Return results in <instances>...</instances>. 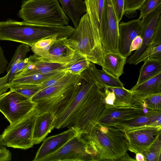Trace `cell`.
<instances>
[{"mask_svg":"<svg viewBox=\"0 0 161 161\" xmlns=\"http://www.w3.org/2000/svg\"><path fill=\"white\" fill-rule=\"evenodd\" d=\"M104 97V89L95 81L80 76L73 96L54 114L55 128L67 127L82 137L97 123L105 108Z\"/></svg>","mask_w":161,"mask_h":161,"instance_id":"6da1fadb","label":"cell"},{"mask_svg":"<svg viewBox=\"0 0 161 161\" xmlns=\"http://www.w3.org/2000/svg\"><path fill=\"white\" fill-rule=\"evenodd\" d=\"M82 137L89 145L92 161H119L129 150L124 132L97 123Z\"/></svg>","mask_w":161,"mask_h":161,"instance_id":"7a4b0ae2","label":"cell"},{"mask_svg":"<svg viewBox=\"0 0 161 161\" xmlns=\"http://www.w3.org/2000/svg\"><path fill=\"white\" fill-rule=\"evenodd\" d=\"M67 43L90 62L102 66L106 52L102 44L100 34L87 13L81 17L77 27L67 39Z\"/></svg>","mask_w":161,"mask_h":161,"instance_id":"3957f363","label":"cell"},{"mask_svg":"<svg viewBox=\"0 0 161 161\" xmlns=\"http://www.w3.org/2000/svg\"><path fill=\"white\" fill-rule=\"evenodd\" d=\"M21 7L18 16L27 23L62 26L69 21L58 0H23Z\"/></svg>","mask_w":161,"mask_h":161,"instance_id":"277c9868","label":"cell"},{"mask_svg":"<svg viewBox=\"0 0 161 161\" xmlns=\"http://www.w3.org/2000/svg\"><path fill=\"white\" fill-rule=\"evenodd\" d=\"M80 75L70 74L55 85L41 89L31 98L36 105L39 114L45 112L55 113L70 100L77 86Z\"/></svg>","mask_w":161,"mask_h":161,"instance_id":"5b68a950","label":"cell"},{"mask_svg":"<svg viewBox=\"0 0 161 161\" xmlns=\"http://www.w3.org/2000/svg\"><path fill=\"white\" fill-rule=\"evenodd\" d=\"M39 114L35 108L19 121L10 125L1 134L5 145L24 150L32 147L34 128Z\"/></svg>","mask_w":161,"mask_h":161,"instance_id":"8992f818","label":"cell"},{"mask_svg":"<svg viewBox=\"0 0 161 161\" xmlns=\"http://www.w3.org/2000/svg\"><path fill=\"white\" fill-rule=\"evenodd\" d=\"M36 103L14 91L10 90L0 96V112L10 125L19 121L34 109Z\"/></svg>","mask_w":161,"mask_h":161,"instance_id":"52a82bcc","label":"cell"},{"mask_svg":"<svg viewBox=\"0 0 161 161\" xmlns=\"http://www.w3.org/2000/svg\"><path fill=\"white\" fill-rule=\"evenodd\" d=\"M41 161H92V155L87 141L82 137L76 136Z\"/></svg>","mask_w":161,"mask_h":161,"instance_id":"ba28073f","label":"cell"},{"mask_svg":"<svg viewBox=\"0 0 161 161\" xmlns=\"http://www.w3.org/2000/svg\"><path fill=\"white\" fill-rule=\"evenodd\" d=\"M129 150L135 154L147 151L161 135V125H150L132 128L124 131Z\"/></svg>","mask_w":161,"mask_h":161,"instance_id":"9c48e42d","label":"cell"},{"mask_svg":"<svg viewBox=\"0 0 161 161\" xmlns=\"http://www.w3.org/2000/svg\"><path fill=\"white\" fill-rule=\"evenodd\" d=\"M118 22L111 0H107L106 18L101 33V43L106 53L120 54L118 49Z\"/></svg>","mask_w":161,"mask_h":161,"instance_id":"30bf717a","label":"cell"},{"mask_svg":"<svg viewBox=\"0 0 161 161\" xmlns=\"http://www.w3.org/2000/svg\"><path fill=\"white\" fill-rule=\"evenodd\" d=\"M161 5L141 19L142 31L140 35L142 42L140 48L126 60L129 64H135L138 59L151 43L157 24L161 15Z\"/></svg>","mask_w":161,"mask_h":161,"instance_id":"8fae6325","label":"cell"},{"mask_svg":"<svg viewBox=\"0 0 161 161\" xmlns=\"http://www.w3.org/2000/svg\"><path fill=\"white\" fill-rule=\"evenodd\" d=\"M77 57L78 55L75 53L69 63L62 64L50 61L34 54L28 57V64L25 68L16 75L14 78L35 74H46L58 71H67Z\"/></svg>","mask_w":161,"mask_h":161,"instance_id":"7c38bea8","label":"cell"},{"mask_svg":"<svg viewBox=\"0 0 161 161\" xmlns=\"http://www.w3.org/2000/svg\"><path fill=\"white\" fill-rule=\"evenodd\" d=\"M148 111L133 106L105 108L97 123L107 126H112L120 122L133 119L143 115Z\"/></svg>","mask_w":161,"mask_h":161,"instance_id":"4fadbf2b","label":"cell"},{"mask_svg":"<svg viewBox=\"0 0 161 161\" xmlns=\"http://www.w3.org/2000/svg\"><path fill=\"white\" fill-rule=\"evenodd\" d=\"M141 31V19H139L119 24L118 49L121 55L127 58L130 55L131 42L135 37L140 35Z\"/></svg>","mask_w":161,"mask_h":161,"instance_id":"5bb4252c","label":"cell"},{"mask_svg":"<svg viewBox=\"0 0 161 161\" xmlns=\"http://www.w3.org/2000/svg\"><path fill=\"white\" fill-rule=\"evenodd\" d=\"M76 136V134L75 131L69 129L62 133L44 139L33 161H41L44 158L58 151Z\"/></svg>","mask_w":161,"mask_h":161,"instance_id":"9a60e30c","label":"cell"},{"mask_svg":"<svg viewBox=\"0 0 161 161\" xmlns=\"http://www.w3.org/2000/svg\"><path fill=\"white\" fill-rule=\"evenodd\" d=\"M67 39L58 38L48 53L42 57L56 63L65 64L69 63L73 58L75 51L67 44Z\"/></svg>","mask_w":161,"mask_h":161,"instance_id":"2e32d148","label":"cell"},{"mask_svg":"<svg viewBox=\"0 0 161 161\" xmlns=\"http://www.w3.org/2000/svg\"><path fill=\"white\" fill-rule=\"evenodd\" d=\"M84 2L86 12L88 14L93 25L99 32L101 38L102 31L106 18L107 0H85Z\"/></svg>","mask_w":161,"mask_h":161,"instance_id":"e0dca14e","label":"cell"},{"mask_svg":"<svg viewBox=\"0 0 161 161\" xmlns=\"http://www.w3.org/2000/svg\"><path fill=\"white\" fill-rule=\"evenodd\" d=\"M150 125H161V111H149L138 117L119 123L112 126L124 131L130 129Z\"/></svg>","mask_w":161,"mask_h":161,"instance_id":"ac0fdd59","label":"cell"},{"mask_svg":"<svg viewBox=\"0 0 161 161\" xmlns=\"http://www.w3.org/2000/svg\"><path fill=\"white\" fill-rule=\"evenodd\" d=\"M53 114L45 112L37 117L34 128L33 140L34 145L40 143L55 128Z\"/></svg>","mask_w":161,"mask_h":161,"instance_id":"d6986e66","label":"cell"},{"mask_svg":"<svg viewBox=\"0 0 161 161\" xmlns=\"http://www.w3.org/2000/svg\"><path fill=\"white\" fill-rule=\"evenodd\" d=\"M62 5L65 14L72 22L75 29L79 24L81 17L86 11L84 1L82 0H58Z\"/></svg>","mask_w":161,"mask_h":161,"instance_id":"ffe728a7","label":"cell"},{"mask_svg":"<svg viewBox=\"0 0 161 161\" xmlns=\"http://www.w3.org/2000/svg\"><path fill=\"white\" fill-rule=\"evenodd\" d=\"M127 58L116 53H106L102 69L117 78L124 74V68Z\"/></svg>","mask_w":161,"mask_h":161,"instance_id":"44dd1931","label":"cell"},{"mask_svg":"<svg viewBox=\"0 0 161 161\" xmlns=\"http://www.w3.org/2000/svg\"><path fill=\"white\" fill-rule=\"evenodd\" d=\"M131 106L149 111H161V92L145 96L133 94Z\"/></svg>","mask_w":161,"mask_h":161,"instance_id":"7402d4cb","label":"cell"},{"mask_svg":"<svg viewBox=\"0 0 161 161\" xmlns=\"http://www.w3.org/2000/svg\"><path fill=\"white\" fill-rule=\"evenodd\" d=\"M130 90L136 96H145L161 92V72L137 85Z\"/></svg>","mask_w":161,"mask_h":161,"instance_id":"603a6c76","label":"cell"},{"mask_svg":"<svg viewBox=\"0 0 161 161\" xmlns=\"http://www.w3.org/2000/svg\"><path fill=\"white\" fill-rule=\"evenodd\" d=\"M160 72L161 60L155 59L145 60L140 69L139 77L135 86L144 82Z\"/></svg>","mask_w":161,"mask_h":161,"instance_id":"cb8c5ba5","label":"cell"},{"mask_svg":"<svg viewBox=\"0 0 161 161\" xmlns=\"http://www.w3.org/2000/svg\"><path fill=\"white\" fill-rule=\"evenodd\" d=\"M65 71H58L46 74H35L14 78L9 83L18 84L39 85L51 78L57 76Z\"/></svg>","mask_w":161,"mask_h":161,"instance_id":"d4e9b609","label":"cell"},{"mask_svg":"<svg viewBox=\"0 0 161 161\" xmlns=\"http://www.w3.org/2000/svg\"><path fill=\"white\" fill-rule=\"evenodd\" d=\"M106 87L114 94V107L131 106V103L133 95L131 91L126 89L124 87Z\"/></svg>","mask_w":161,"mask_h":161,"instance_id":"484cf974","label":"cell"},{"mask_svg":"<svg viewBox=\"0 0 161 161\" xmlns=\"http://www.w3.org/2000/svg\"><path fill=\"white\" fill-rule=\"evenodd\" d=\"M90 65L97 76L105 86L110 87H124V84L119 80V78L113 76L103 69H97L95 64L90 62Z\"/></svg>","mask_w":161,"mask_h":161,"instance_id":"4316f807","label":"cell"},{"mask_svg":"<svg viewBox=\"0 0 161 161\" xmlns=\"http://www.w3.org/2000/svg\"><path fill=\"white\" fill-rule=\"evenodd\" d=\"M7 85L10 90L14 91L31 99L42 89L41 86L39 85L18 84L8 82Z\"/></svg>","mask_w":161,"mask_h":161,"instance_id":"83f0119b","label":"cell"},{"mask_svg":"<svg viewBox=\"0 0 161 161\" xmlns=\"http://www.w3.org/2000/svg\"><path fill=\"white\" fill-rule=\"evenodd\" d=\"M58 38H60L55 36L41 40L31 46V49L35 54L42 57L48 53Z\"/></svg>","mask_w":161,"mask_h":161,"instance_id":"f1b7e54d","label":"cell"},{"mask_svg":"<svg viewBox=\"0 0 161 161\" xmlns=\"http://www.w3.org/2000/svg\"><path fill=\"white\" fill-rule=\"evenodd\" d=\"M149 59L161 60V43H151L138 59L135 65Z\"/></svg>","mask_w":161,"mask_h":161,"instance_id":"f546056e","label":"cell"},{"mask_svg":"<svg viewBox=\"0 0 161 161\" xmlns=\"http://www.w3.org/2000/svg\"><path fill=\"white\" fill-rule=\"evenodd\" d=\"M161 140L160 136L150 146L142 153L146 161H161Z\"/></svg>","mask_w":161,"mask_h":161,"instance_id":"4dcf8cb0","label":"cell"},{"mask_svg":"<svg viewBox=\"0 0 161 161\" xmlns=\"http://www.w3.org/2000/svg\"><path fill=\"white\" fill-rule=\"evenodd\" d=\"M90 62L80 53L77 58L68 68L67 71L73 74L80 75L84 70L88 68Z\"/></svg>","mask_w":161,"mask_h":161,"instance_id":"1f68e13d","label":"cell"},{"mask_svg":"<svg viewBox=\"0 0 161 161\" xmlns=\"http://www.w3.org/2000/svg\"><path fill=\"white\" fill-rule=\"evenodd\" d=\"M146 0H125L124 13L125 16L130 18L137 15V11L140 9Z\"/></svg>","mask_w":161,"mask_h":161,"instance_id":"d6a6232c","label":"cell"},{"mask_svg":"<svg viewBox=\"0 0 161 161\" xmlns=\"http://www.w3.org/2000/svg\"><path fill=\"white\" fill-rule=\"evenodd\" d=\"M30 47L29 45L22 43L17 47L9 64L6 68L7 73L9 71L12 65L16 62L26 58L27 53L30 51Z\"/></svg>","mask_w":161,"mask_h":161,"instance_id":"836d02e7","label":"cell"},{"mask_svg":"<svg viewBox=\"0 0 161 161\" xmlns=\"http://www.w3.org/2000/svg\"><path fill=\"white\" fill-rule=\"evenodd\" d=\"M161 4V0H146L141 8L139 19L145 17L157 7Z\"/></svg>","mask_w":161,"mask_h":161,"instance_id":"e575fe53","label":"cell"},{"mask_svg":"<svg viewBox=\"0 0 161 161\" xmlns=\"http://www.w3.org/2000/svg\"><path fill=\"white\" fill-rule=\"evenodd\" d=\"M114 12L119 23L124 15L125 0H111Z\"/></svg>","mask_w":161,"mask_h":161,"instance_id":"d590c367","label":"cell"},{"mask_svg":"<svg viewBox=\"0 0 161 161\" xmlns=\"http://www.w3.org/2000/svg\"><path fill=\"white\" fill-rule=\"evenodd\" d=\"M70 73L65 71L59 75L47 80L39 84L42 89L47 87L53 85L58 83L69 76Z\"/></svg>","mask_w":161,"mask_h":161,"instance_id":"8d00e7d4","label":"cell"},{"mask_svg":"<svg viewBox=\"0 0 161 161\" xmlns=\"http://www.w3.org/2000/svg\"><path fill=\"white\" fill-rule=\"evenodd\" d=\"M104 93L105 108L114 107V103L115 100V96L114 93L109 90L106 87L104 89Z\"/></svg>","mask_w":161,"mask_h":161,"instance_id":"74e56055","label":"cell"},{"mask_svg":"<svg viewBox=\"0 0 161 161\" xmlns=\"http://www.w3.org/2000/svg\"><path fill=\"white\" fill-rule=\"evenodd\" d=\"M161 43V15L159 17L156 25L152 40L151 43Z\"/></svg>","mask_w":161,"mask_h":161,"instance_id":"f35d334b","label":"cell"},{"mask_svg":"<svg viewBox=\"0 0 161 161\" xmlns=\"http://www.w3.org/2000/svg\"><path fill=\"white\" fill-rule=\"evenodd\" d=\"M8 63V61L4 55L3 50L0 44V75L6 71Z\"/></svg>","mask_w":161,"mask_h":161,"instance_id":"ab89813d","label":"cell"},{"mask_svg":"<svg viewBox=\"0 0 161 161\" xmlns=\"http://www.w3.org/2000/svg\"><path fill=\"white\" fill-rule=\"evenodd\" d=\"M142 42V38L140 35L135 37L132 41L130 48V53L134 51L139 49L141 47Z\"/></svg>","mask_w":161,"mask_h":161,"instance_id":"60d3db41","label":"cell"},{"mask_svg":"<svg viewBox=\"0 0 161 161\" xmlns=\"http://www.w3.org/2000/svg\"><path fill=\"white\" fill-rule=\"evenodd\" d=\"M8 73L4 76L0 78V96L7 92L9 87L7 85L8 83Z\"/></svg>","mask_w":161,"mask_h":161,"instance_id":"b9f144b4","label":"cell"},{"mask_svg":"<svg viewBox=\"0 0 161 161\" xmlns=\"http://www.w3.org/2000/svg\"><path fill=\"white\" fill-rule=\"evenodd\" d=\"M11 159V154L10 151L5 147L0 149V161H8Z\"/></svg>","mask_w":161,"mask_h":161,"instance_id":"7bdbcfd3","label":"cell"},{"mask_svg":"<svg viewBox=\"0 0 161 161\" xmlns=\"http://www.w3.org/2000/svg\"><path fill=\"white\" fill-rule=\"evenodd\" d=\"M28 58H26L24 59L21 60L19 61L17 64L15 76L25 69L28 65Z\"/></svg>","mask_w":161,"mask_h":161,"instance_id":"ee69618b","label":"cell"},{"mask_svg":"<svg viewBox=\"0 0 161 161\" xmlns=\"http://www.w3.org/2000/svg\"><path fill=\"white\" fill-rule=\"evenodd\" d=\"M19 61H17L12 65L8 73V82L11 81L14 78L16 70L17 64Z\"/></svg>","mask_w":161,"mask_h":161,"instance_id":"f6af8a7d","label":"cell"},{"mask_svg":"<svg viewBox=\"0 0 161 161\" xmlns=\"http://www.w3.org/2000/svg\"><path fill=\"white\" fill-rule=\"evenodd\" d=\"M135 160L136 161H146L145 158L144 154L140 153L136 154Z\"/></svg>","mask_w":161,"mask_h":161,"instance_id":"bcb514c9","label":"cell"},{"mask_svg":"<svg viewBox=\"0 0 161 161\" xmlns=\"http://www.w3.org/2000/svg\"><path fill=\"white\" fill-rule=\"evenodd\" d=\"M119 161H136L135 159H133L131 158L127 153H126L120 159Z\"/></svg>","mask_w":161,"mask_h":161,"instance_id":"7dc6e473","label":"cell"},{"mask_svg":"<svg viewBox=\"0 0 161 161\" xmlns=\"http://www.w3.org/2000/svg\"><path fill=\"white\" fill-rule=\"evenodd\" d=\"M5 146L3 143L2 140V135H0V149L3 148L5 147Z\"/></svg>","mask_w":161,"mask_h":161,"instance_id":"c3c4849f","label":"cell"}]
</instances>
